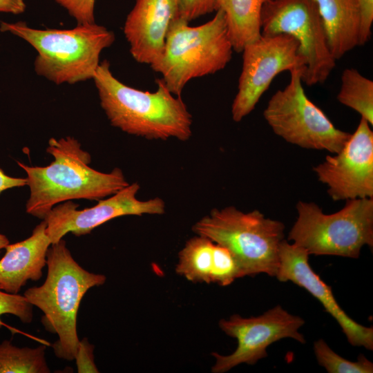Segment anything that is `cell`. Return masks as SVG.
Wrapping results in <instances>:
<instances>
[{"instance_id": "obj_1", "label": "cell", "mask_w": 373, "mask_h": 373, "mask_svg": "<svg viewBox=\"0 0 373 373\" xmlns=\"http://www.w3.org/2000/svg\"><path fill=\"white\" fill-rule=\"evenodd\" d=\"M93 79L101 106L113 126L148 140L185 142L191 137V114L180 96L171 93L162 79H156L154 92L134 88L117 79L104 60Z\"/></svg>"}, {"instance_id": "obj_2", "label": "cell", "mask_w": 373, "mask_h": 373, "mask_svg": "<svg viewBox=\"0 0 373 373\" xmlns=\"http://www.w3.org/2000/svg\"><path fill=\"white\" fill-rule=\"evenodd\" d=\"M46 151L54 158L46 166L17 162L27 174L30 197L26 210L33 216L44 220L57 204L73 199L99 200L129 184L119 168L110 173L91 168L90 155L73 137L50 138Z\"/></svg>"}, {"instance_id": "obj_3", "label": "cell", "mask_w": 373, "mask_h": 373, "mask_svg": "<svg viewBox=\"0 0 373 373\" xmlns=\"http://www.w3.org/2000/svg\"><path fill=\"white\" fill-rule=\"evenodd\" d=\"M46 265L44 283L26 289L23 296L43 312L41 322L46 330L57 335L52 345L55 356L73 361L79 342L77 316L81 300L89 289L103 285L106 278L82 267L63 239L48 248Z\"/></svg>"}, {"instance_id": "obj_4", "label": "cell", "mask_w": 373, "mask_h": 373, "mask_svg": "<svg viewBox=\"0 0 373 373\" xmlns=\"http://www.w3.org/2000/svg\"><path fill=\"white\" fill-rule=\"evenodd\" d=\"M0 30L30 44L37 51L35 72L56 84L93 79L102 51L115 41L112 31L95 23L77 24L67 30H41L23 21H1Z\"/></svg>"}, {"instance_id": "obj_5", "label": "cell", "mask_w": 373, "mask_h": 373, "mask_svg": "<svg viewBox=\"0 0 373 373\" xmlns=\"http://www.w3.org/2000/svg\"><path fill=\"white\" fill-rule=\"evenodd\" d=\"M233 48L222 10L198 26L178 16L172 21L160 59L151 66L175 95L192 79L214 74L227 65Z\"/></svg>"}, {"instance_id": "obj_6", "label": "cell", "mask_w": 373, "mask_h": 373, "mask_svg": "<svg viewBox=\"0 0 373 373\" xmlns=\"http://www.w3.org/2000/svg\"><path fill=\"white\" fill-rule=\"evenodd\" d=\"M284 224L266 218L258 210L245 213L233 206L213 209L193 226L192 231L227 249L244 276L266 274L276 276Z\"/></svg>"}, {"instance_id": "obj_7", "label": "cell", "mask_w": 373, "mask_h": 373, "mask_svg": "<svg viewBox=\"0 0 373 373\" xmlns=\"http://www.w3.org/2000/svg\"><path fill=\"white\" fill-rule=\"evenodd\" d=\"M296 210L287 240L309 255L358 258L363 246L373 247V198L347 200L332 214L314 202L298 201Z\"/></svg>"}, {"instance_id": "obj_8", "label": "cell", "mask_w": 373, "mask_h": 373, "mask_svg": "<svg viewBox=\"0 0 373 373\" xmlns=\"http://www.w3.org/2000/svg\"><path fill=\"white\" fill-rule=\"evenodd\" d=\"M304 68L290 73V81L269 100L263 115L274 133L287 142L302 148L338 153L351 134L338 129L306 95Z\"/></svg>"}, {"instance_id": "obj_9", "label": "cell", "mask_w": 373, "mask_h": 373, "mask_svg": "<svg viewBox=\"0 0 373 373\" xmlns=\"http://www.w3.org/2000/svg\"><path fill=\"white\" fill-rule=\"evenodd\" d=\"M286 34L298 43L306 68L303 83L323 84L336 66L314 0H269L261 12V35Z\"/></svg>"}, {"instance_id": "obj_10", "label": "cell", "mask_w": 373, "mask_h": 373, "mask_svg": "<svg viewBox=\"0 0 373 373\" xmlns=\"http://www.w3.org/2000/svg\"><path fill=\"white\" fill-rule=\"evenodd\" d=\"M298 43L286 34L263 35L242 49V66L238 92L231 105L233 121L240 122L254 108L279 73L299 68L305 70Z\"/></svg>"}, {"instance_id": "obj_11", "label": "cell", "mask_w": 373, "mask_h": 373, "mask_svg": "<svg viewBox=\"0 0 373 373\" xmlns=\"http://www.w3.org/2000/svg\"><path fill=\"white\" fill-rule=\"evenodd\" d=\"M304 324L301 317L289 313L279 305L258 316L243 318L233 314L228 319L220 320L219 327L236 338L238 345L229 355L213 352L216 362L211 372L224 373L242 363L254 365L267 357V349L270 345L283 338H290L305 343L304 336L299 332Z\"/></svg>"}, {"instance_id": "obj_12", "label": "cell", "mask_w": 373, "mask_h": 373, "mask_svg": "<svg viewBox=\"0 0 373 373\" xmlns=\"http://www.w3.org/2000/svg\"><path fill=\"white\" fill-rule=\"evenodd\" d=\"M140 188L137 182L129 184L110 197L99 200L96 205L82 210H78L79 204L71 200L55 205L44 218L51 244L59 242L68 233L76 236L88 234L117 217L164 214V201L158 197L138 200L136 195Z\"/></svg>"}, {"instance_id": "obj_13", "label": "cell", "mask_w": 373, "mask_h": 373, "mask_svg": "<svg viewBox=\"0 0 373 373\" xmlns=\"http://www.w3.org/2000/svg\"><path fill=\"white\" fill-rule=\"evenodd\" d=\"M361 117L353 134L334 156L314 167L334 200L373 198V132Z\"/></svg>"}, {"instance_id": "obj_14", "label": "cell", "mask_w": 373, "mask_h": 373, "mask_svg": "<svg viewBox=\"0 0 373 373\" xmlns=\"http://www.w3.org/2000/svg\"><path fill=\"white\" fill-rule=\"evenodd\" d=\"M279 265L276 274L280 282L291 281L318 299L338 323L348 343L353 346L373 350V327L351 318L339 306L332 288L314 272L309 263V254L303 248L285 239L279 245Z\"/></svg>"}, {"instance_id": "obj_15", "label": "cell", "mask_w": 373, "mask_h": 373, "mask_svg": "<svg viewBox=\"0 0 373 373\" xmlns=\"http://www.w3.org/2000/svg\"><path fill=\"white\" fill-rule=\"evenodd\" d=\"M179 0H136L124 33L133 59L150 66L160 57L169 27L178 16Z\"/></svg>"}, {"instance_id": "obj_16", "label": "cell", "mask_w": 373, "mask_h": 373, "mask_svg": "<svg viewBox=\"0 0 373 373\" xmlns=\"http://www.w3.org/2000/svg\"><path fill=\"white\" fill-rule=\"evenodd\" d=\"M44 220L27 239L8 244L0 259V288L17 294L28 280H39L46 265L47 251L51 242L46 232Z\"/></svg>"}, {"instance_id": "obj_17", "label": "cell", "mask_w": 373, "mask_h": 373, "mask_svg": "<svg viewBox=\"0 0 373 373\" xmlns=\"http://www.w3.org/2000/svg\"><path fill=\"white\" fill-rule=\"evenodd\" d=\"M335 60L358 46L359 14L356 0H314Z\"/></svg>"}, {"instance_id": "obj_18", "label": "cell", "mask_w": 373, "mask_h": 373, "mask_svg": "<svg viewBox=\"0 0 373 373\" xmlns=\"http://www.w3.org/2000/svg\"><path fill=\"white\" fill-rule=\"evenodd\" d=\"M269 0H216V11L225 15L233 50L244 47L261 36V12Z\"/></svg>"}, {"instance_id": "obj_19", "label": "cell", "mask_w": 373, "mask_h": 373, "mask_svg": "<svg viewBox=\"0 0 373 373\" xmlns=\"http://www.w3.org/2000/svg\"><path fill=\"white\" fill-rule=\"evenodd\" d=\"M214 244L199 235L189 239L178 254L175 272L192 283H211Z\"/></svg>"}, {"instance_id": "obj_20", "label": "cell", "mask_w": 373, "mask_h": 373, "mask_svg": "<svg viewBox=\"0 0 373 373\" xmlns=\"http://www.w3.org/2000/svg\"><path fill=\"white\" fill-rule=\"evenodd\" d=\"M337 99L373 125V82L356 69L346 68L343 71Z\"/></svg>"}, {"instance_id": "obj_21", "label": "cell", "mask_w": 373, "mask_h": 373, "mask_svg": "<svg viewBox=\"0 0 373 373\" xmlns=\"http://www.w3.org/2000/svg\"><path fill=\"white\" fill-rule=\"evenodd\" d=\"M46 346L19 347L5 340L0 343V373H49Z\"/></svg>"}, {"instance_id": "obj_22", "label": "cell", "mask_w": 373, "mask_h": 373, "mask_svg": "<svg viewBox=\"0 0 373 373\" xmlns=\"http://www.w3.org/2000/svg\"><path fill=\"white\" fill-rule=\"evenodd\" d=\"M314 351L318 364L329 373L373 372V363L363 354L356 361H349L334 352L322 338L314 343Z\"/></svg>"}, {"instance_id": "obj_23", "label": "cell", "mask_w": 373, "mask_h": 373, "mask_svg": "<svg viewBox=\"0 0 373 373\" xmlns=\"http://www.w3.org/2000/svg\"><path fill=\"white\" fill-rule=\"evenodd\" d=\"M242 277V270L233 256L227 249L215 243L211 283L227 286Z\"/></svg>"}, {"instance_id": "obj_24", "label": "cell", "mask_w": 373, "mask_h": 373, "mask_svg": "<svg viewBox=\"0 0 373 373\" xmlns=\"http://www.w3.org/2000/svg\"><path fill=\"white\" fill-rule=\"evenodd\" d=\"M33 305L23 295L10 294L0 288V328L3 323L1 316L12 314L23 323H30L33 318Z\"/></svg>"}, {"instance_id": "obj_25", "label": "cell", "mask_w": 373, "mask_h": 373, "mask_svg": "<svg viewBox=\"0 0 373 373\" xmlns=\"http://www.w3.org/2000/svg\"><path fill=\"white\" fill-rule=\"evenodd\" d=\"M64 8L77 24L95 23L94 8L95 0H55Z\"/></svg>"}, {"instance_id": "obj_26", "label": "cell", "mask_w": 373, "mask_h": 373, "mask_svg": "<svg viewBox=\"0 0 373 373\" xmlns=\"http://www.w3.org/2000/svg\"><path fill=\"white\" fill-rule=\"evenodd\" d=\"M216 0H179L178 16L188 22L216 11Z\"/></svg>"}, {"instance_id": "obj_27", "label": "cell", "mask_w": 373, "mask_h": 373, "mask_svg": "<svg viewBox=\"0 0 373 373\" xmlns=\"http://www.w3.org/2000/svg\"><path fill=\"white\" fill-rule=\"evenodd\" d=\"M94 345L87 338L79 341L75 359L79 373H98L99 370L94 362Z\"/></svg>"}, {"instance_id": "obj_28", "label": "cell", "mask_w": 373, "mask_h": 373, "mask_svg": "<svg viewBox=\"0 0 373 373\" xmlns=\"http://www.w3.org/2000/svg\"><path fill=\"white\" fill-rule=\"evenodd\" d=\"M359 14L358 46L365 45L370 38L373 22V0H356Z\"/></svg>"}, {"instance_id": "obj_29", "label": "cell", "mask_w": 373, "mask_h": 373, "mask_svg": "<svg viewBox=\"0 0 373 373\" xmlns=\"http://www.w3.org/2000/svg\"><path fill=\"white\" fill-rule=\"evenodd\" d=\"M27 185V179L6 175L0 168V194L5 190Z\"/></svg>"}, {"instance_id": "obj_30", "label": "cell", "mask_w": 373, "mask_h": 373, "mask_svg": "<svg viewBox=\"0 0 373 373\" xmlns=\"http://www.w3.org/2000/svg\"><path fill=\"white\" fill-rule=\"evenodd\" d=\"M23 0H0V12L19 15L26 10Z\"/></svg>"}, {"instance_id": "obj_31", "label": "cell", "mask_w": 373, "mask_h": 373, "mask_svg": "<svg viewBox=\"0 0 373 373\" xmlns=\"http://www.w3.org/2000/svg\"><path fill=\"white\" fill-rule=\"evenodd\" d=\"M10 243L9 240L8 238L3 235L0 233V252L2 249H5V247Z\"/></svg>"}]
</instances>
